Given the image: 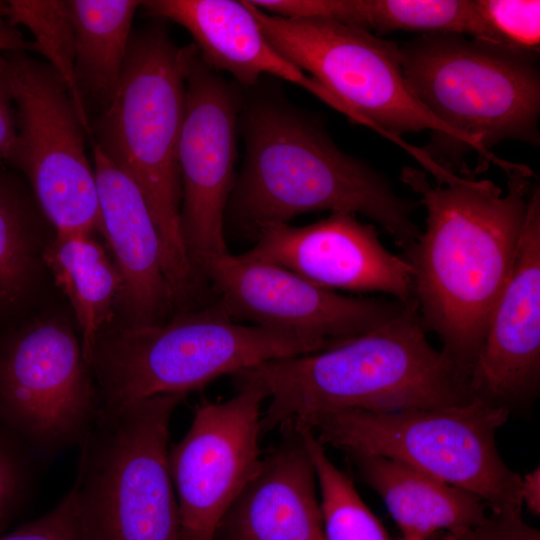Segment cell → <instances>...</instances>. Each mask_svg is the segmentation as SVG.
Instances as JSON below:
<instances>
[{"instance_id":"6da1fadb","label":"cell","mask_w":540,"mask_h":540,"mask_svg":"<svg viewBox=\"0 0 540 540\" xmlns=\"http://www.w3.org/2000/svg\"><path fill=\"white\" fill-rule=\"evenodd\" d=\"M505 174V194L487 179L433 184L410 166L400 175L427 211L424 232L401 254L413 270V298L425 330L438 336L441 351L467 379L510 273L534 186L526 165Z\"/></svg>"},{"instance_id":"7a4b0ae2","label":"cell","mask_w":540,"mask_h":540,"mask_svg":"<svg viewBox=\"0 0 540 540\" xmlns=\"http://www.w3.org/2000/svg\"><path fill=\"white\" fill-rule=\"evenodd\" d=\"M270 400L262 433L337 410L394 411L472 400L468 379L427 338L416 301L375 329L314 353L266 361L231 375Z\"/></svg>"},{"instance_id":"3957f363","label":"cell","mask_w":540,"mask_h":540,"mask_svg":"<svg viewBox=\"0 0 540 540\" xmlns=\"http://www.w3.org/2000/svg\"><path fill=\"white\" fill-rule=\"evenodd\" d=\"M245 155L226 214L251 234L267 223H288L327 210L377 223L402 251L421 231L416 204L389 179L341 150L315 119L285 101H253L243 114Z\"/></svg>"},{"instance_id":"277c9868","label":"cell","mask_w":540,"mask_h":540,"mask_svg":"<svg viewBox=\"0 0 540 540\" xmlns=\"http://www.w3.org/2000/svg\"><path fill=\"white\" fill-rule=\"evenodd\" d=\"M156 20L132 34L92 140L142 192L159 233L165 278L174 301L182 302L198 284L181 233L178 166L193 44L179 47Z\"/></svg>"},{"instance_id":"5b68a950","label":"cell","mask_w":540,"mask_h":540,"mask_svg":"<svg viewBox=\"0 0 540 540\" xmlns=\"http://www.w3.org/2000/svg\"><path fill=\"white\" fill-rule=\"evenodd\" d=\"M538 52L458 33L421 34L399 46L404 80L413 96L456 135L465 157L477 152L473 174L489 163H513L490 148L515 140L539 146Z\"/></svg>"},{"instance_id":"8992f818","label":"cell","mask_w":540,"mask_h":540,"mask_svg":"<svg viewBox=\"0 0 540 540\" xmlns=\"http://www.w3.org/2000/svg\"><path fill=\"white\" fill-rule=\"evenodd\" d=\"M185 397L158 395L100 408L79 444L71 488L89 540H183L169 435Z\"/></svg>"},{"instance_id":"52a82bcc","label":"cell","mask_w":540,"mask_h":540,"mask_svg":"<svg viewBox=\"0 0 540 540\" xmlns=\"http://www.w3.org/2000/svg\"><path fill=\"white\" fill-rule=\"evenodd\" d=\"M322 351L305 338L243 325L215 302L165 324L129 326L98 338L94 369L101 408L158 395H187L223 375Z\"/></svg>"},{"instance_id":"ba28073f","label":"cell","mask_w":540,"mask_h":540,"mask_svg":"<svg viewBox=\"0 0 540 540\" xmlns=\"http://www.w3.org/2000/svg\"><path fill=\"white\" fill-rule=\"evenodd\" d=\"M509 411L478 400L394 411L337 410L303 423L325 446L399 461L481 498L490 511L522 510L521 475L497 449Z\"/></svg>"},{"instance_id":"9c48e42d","label":"cell","mask_w":540,"mask_h":540,"mask_svg":"<svg viewBox=\"0 0 540 540\" xmlns=\"http://www.w3.org/2000/svg\"><path fill=\"white\" fill-rule=\"evenodd\" d=\"M245 3L271 46L340 101L352 121L392 140L429 130L423 152L450 173L469 170L455 133L407 87L395 42L334 20L284 18Z\"/></svg>"},{"instance_id":"30bf717a","label":"cell","mask_w":540,"mask_h":540,"mask_svg":"<svg viewBox=\"0 0 540 540\" xmlns=\"http://www.w3.org/2000/svg\"><path fill=\"white\" fill-rule=\"evenodd\" d=\"M4 54L18 130L6 163L27 178L56 234H102L87 134L65 84L27 52Z\"/></svg>"},{"instance_id":"8fae6325","label":"cell","mask_w":540,"mask_h":540,"mask_svg":"<svg viewBox=\"0 0 540 540\" xmlns=\"http://www.w3.org/2000/svg\"><path fill=\"white\" fill-rule=\"evenodd\" d=\"M100 397L72 330L42 322L0 348V424L42 459L78 445L94 424Z\"/></svg>"},{"instance_id":"7c38bea8","label":"cell","mask_w":540,"mask_h":540,"mask_svg":"<svg viewBox=\"0 0 540 540\" xmlns=\"http://www.w3.org/2000/svg\"><path fill=\"white\" fill-rule=\"evenodd\" d=\"M239 100L193 48L186 76V112L178 146L180 226L198 280L228 254L224 222L236 175Z\"/></svg>"},{"instance_id":"4fadbf2b","label":"cell","mask_w":540,"mask_h":540,"mask_svg":"<svg viewBox=\"0 0 540 540\" xmlns=\"http://www.w3.org/2000/svg\"><path fill=\"white\" fill-rule=\"evenodd\" d=\"M231 398L202 401L184 437L169 448V469L183 540H214L217 527L262 464L261 407L267 396L251 384Z\"/></svg>"},{"instance_id":"5bb4252c","label":"cell","mask_w":540,"mask_h":540,"mask_svg":"<svg viewBox=\"0 0 540 540\" xmlns=\"http://www.w3.org/2000/svg\"><path fill=\"white\" fill-rule=\"evenodd\" d=\"M204 279L232 319L305 338L323 350L375 329L406 303L343 295L286 268L240 254L228 253L213 261Z\"/></svg>"},{"instance_id":"9a60e30c","label":"cell","mask_w":540,"mask_h":540,"mask_svg":"<svg viewBox=\"0 0 540 540\" xmlns=\"http://www.w3.org/2000/svg\"><path fill=\"white\" fill-rule=\"evenodd\" d=\"M254 245L240 255L286 268L326 289L381 292L413 299V270L380 241L372 224L331 212L305 226L274 222L259 226Z\"/></svg>"},{"instance_id":"2e32d148","label":"cell","mask_w":540,"mask_h":540,"mask_svg":"<svg viewBox=\"0 0 540 540\" xmlns=\"http://www.w3.org/2000/svg\"><path fill=\"white\" fill-rule=\"evenodd\" d=\"M540 385V187L535 184L506 283L468 377L472 400L527 405Z\"/></svg>"},{"instance_id":"e0dca14e","label":"cell","mask_w":540,"mask_h":540,"mask_svg":"<svg viewBox=\"0 0 540 540\" xmlns=\"http://www.w3.org/2000/svg\"><path fill=\"white\" fill-rule=\"evenodd\" d=\"M279 444L220 521L214 540H326L317 478L299 428Z\"/></svg>"},{"instance_id":"ac0fdd59","label":"cell","mask_w":540,"mask_h":540,"mask_svg":"<svg viewBox=\"0 0 540 540\" xmlns=\"http://www.w3.org/2000/svg\"><path fill=\"white\" fill-rule=\"evenodd\" d=\"M102 235L122 278L120 297L130 326L160 323L174 303L164 275L160 237L137 184L92 140Z\"/></svg>"},{"instance_id":"d6986e66","label":"cell","mask_w":540,"mask_h":540,"mask_svg":"<svg viewBox=\"0 0 540 540\" xmlns=\"http://www.w3.org/2000/svg\"><path fill=\"white\" fill-rule=\"evenodd\" d=\"M141 7L148 17L184 27L214 71H225L244 86H254L261 75L270 74L339 109L333 95L271 46L244 0H149Z\"/></svg>"},{"instance_id":"ffe728a7","label":"cell","mask_w":540,"mask_h":540,"mask_svg":"<svg viewBox=\"0 0 540 540\" xmlns=\"http://www.w3.org/2000/svg\"><path fill=\"white\" fill-rule=\"evenodd\" d=\"M361 479L383 500L403 537L427 540L480 522L488 509L478 496L411 466L378 455L347 454Z\"/></svg>"},{"instance_id":"44dd1931","label":"cell","mask_w":540,"mask_h":540,"mask_svg":"<svg viewBox=\"0 0 540 540\" xmlns=\"http://www.w3.org/2000/svg\"><path fill=\"white\" fill-rule=\"evenodd\" d=\"M291 18L330 19L369 32L458 33L501 44L472 0H290Z\"/></svg>"},{"instance_id":"7402d4cb","label":"cell","mask_w":540,"mask_h":540,"mask_svg":"<svg viewBox=\"0 0 540 540\" xmlns=\"http://www.w3.org/2000/svg\"><path fill=\"white\" fill-rule=\"evenodd\" d=\"M44 260L79 323L81 349L89 365L103 324L122 289V278L104 248L86 234H56Z\"/></svg>"},{"instance_id":"603a6c76","label":"cell","mask_w":540,"mask_h":540,"mask_svg":"<svg viewBox=\"0 0 540 540\" xmlns=\"http://www.w3.org/2000/svg\"><path fill=\"white\" fill-rule=\"evenodd\" d=\"M75 37V74L84 98L105 106L126 61L138 0H69Z\"/></svg>"},{"instance_id":"cb8c5ba5","label":"cell","mask_w":540,"mask_h":540,"mask_svg":"<svg viewBox=\"0 0 540 540\" xmlns=\"http://www.w3.org/2000/svg\"><path fill=\"white\" fill-rule=\"evenodd\" d=\"M297 427L314 465L325 539L391 540L352 480L330 460L315 434L306 426Z\"/></svg>"},{"instance_id":"d4e9b609","label":"cell","mask_w":540,"mask_h":540,"mask_svg":"<svg viewBox=\"0 0 540 540\" xmlns=\"http://www.w3.org/2000/svg\"><path fill=\"white\" fill-rule=\"evenodd\" d=\"M6 20L13 27L24 26L33 34L35 44L48 64L65 84L80 122L92 136L84 98L75 74V37L68 1L9 0Z\"/></svg>"},{"instance_id":"484cf974","label":"cell","mask_w":540,"mask_h":540,"mask_svg":"<svg viewBox=\"0 0 540 540\" xmlns=\"http://www.w3.org/2000/svg\"><path fill=\"white\" fill-rule=\"evenodd\" d=\"M33 264L29 203L15 177L0 166V309L25 295Z\"/></svg>"},{"instance_id":"4316f807","label":"cell","mask_w":540,"mask_h":540,"mask_svg":"<svg viewBox=\"0 0 540 540\" xmlns=\"http://www.w3.org/2000/svg\"><path fill=\"white\" fill-rule=\"evenodd\" d=\"M499 41L513 48L539 52V0H477Z\"/></svg>"},{"instance_id":"83f0119b","label":"cell","mask_w":540,"mask_h":540,"mask_svg":"<svg viewBox=\"0 0 540 540\" xmlns=\"http://www.w3.org/2000/svg\"><path fill=\"white\" fill-rule=\"evenodd\" d=\"M30 481L28 451L0 434V536L18 514Z\"/></svg>"},{"instance_id":"f1b7e54d","label":"cell","mask_w":540,"mask_h":540,"mask_svg":"<svg viewBox=\"0 0 540 540\" xmlns=\"http://www.w3.org/2000/svg\"><path fill=\"white\" fill-rule=\"evenodd\" d=\"M0 540H89L84 530L73 491L47 513L24 523Z\"/></svg>"},{"instance_id":"f546056e","label":"cell","mask_w":540,"mask_h":540,"mask_svg":"<svg viewBox=\"0 0 540 540\" xmlns=\"http://www.w3.org/2000/svg\"><path fill=\"white\" fill-rule=\"evenodd\" d=\"M444 540H540V532L528 524L521 510L491 511L480 522Z\"/></svg>"},{"instance_id":"4dcf8cb0","label":"cell","mask_w":540,"mask_h":540,"mask_svg":"<svg viewBox=\"0 0 540 540\" xmlns=\"http://www.w3.org/2000/svg\"><path fill=\"white\" fill-rule=\"evenodd\" d=\"M17 118L6 57L0 52V162L7 160L17 138Z\"/></svg>"},{"instance_id":"1f68e13d","label":"cell","mask_w":540,"mask_h":540,"mask_svg":"<svg viewBox=\"0 0 540 540\" xmlns=\"http://www.w3.org/2000/svg\"><path fill=\"white\" fill-rule=\"evenodd\" d=\"M6 12L7 3L0 0V52L33 51L39 53V49L34 41L25 39L19 29L8 23Z\"/></svg>"},{"instance_id":"d6a6232c","label":"cell","mask_w":540,"mask_h":540,"mask_svg":"<svg viewBox=\"0 0 540 540\" xmlns=\"http://www.w3.org/2000/svg\"><path fill=\"white\" fill-rule=\"evenodd\" d=\"M520 499L522 506L534 516L540 514V468L535 467L532 471L521 476Z\"/></svg>"},{"instance_id":"836d02e7","label":"cell","mask_w":540,"mask_h":540,"mask_svg":"<svg viewBox=\"0 0 540 540\" xmlns=\"http://www.w3.org/2000/svg\"><path fill=\"white\" fill-rule=\"evenodd\" d=\"M398 540H423V539L416 538V537H403V536H401V538L398 539Z\"/></svg>"},{"instance_id":"e575fe53","label":"cell","mask_w":540,"mask_h":540,"mask_svg":"<svg viewBox=\"0 0 540 540\" xmlns=\"http://www.w3.org/2000/svg\"><path fill=\"white\" fill-rule=\"evenodd\" d=\"M0 434H1V432H0Z\"/></svg>"}]
</instances>
